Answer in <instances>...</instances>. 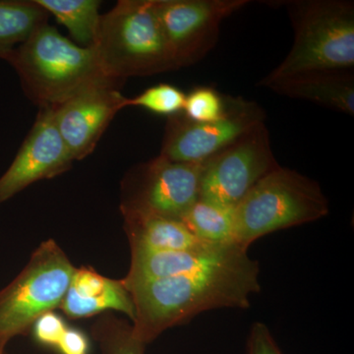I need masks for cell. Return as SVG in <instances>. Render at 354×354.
<instances>
[{"label":"cell","mask_w":354,"mask_h":354,"mask_svg":"<svg viewBox=\"0 0 354 354\" xmlns=\"http://www.w3.org/2000/svg\"><path fill=\"white\" fill-rule=\"evenodd\" d=\"M259 272L257 261L245 251L202 271L127 286L135 308L133 333L147 346L203 312L248 308L261 290Z\"/></svg>","instance_id":"obj_1"},{"label":"cell","mask_w":354,"mask_h":354,"mask_svg":"<svg viewBox=\"0 0 354 354\" xmlns=\"http://www.w3.org/2000/svg\"><path fill=\"white\" fill-rule=\"evenodd\" d=\"M7 62L17 72L25 94L41 109L57 106L95 84L121 82L104 73L94 46H78L48 23Z\"/></svg>","instance_id":"obj_2"},{"label":"cell","mask_w":354,"mask_h":354,"mask_svg":"<svg viewBox=\"0 0 354 354\" xmlns=\"http://www.w3.org/2000/svg\"><path fill=\"white\" fill-rule=\"evenodd\" d=\"M286 6L295 41L285 59L261 82L306 72L353 70V1L292 0Z\"/></svg>","instance_id":"obj_3"},{"label":"cell","mask_w":354,"mask_h":354,"mask_svg":"<svg viewBox=\"0 0 354 354\" xmlns=\"http://www.w3.org/2000/svg\"><path fill=\"white\" fill-rule=\"evenodd\" d=\"M94 48L104 73L121 82L178 69L153 0H120L102 14Z\"/></svg>","instance_id":"obj_4"},{"label":"cell","mask_w":354,"mask_h":354,"mask_svg":"<svg viewBox=\"0 0 354 354\" xmlns=\"http://www.w3.org/2000/svg\"><path fill=\"white\" fill-rule=\"evenodd\" d=\"M329 202L313 179L279 165L234 207L237 245L249 246L278 230L325 218Z\"/></svg>","instance_id":"obj_5"},{"label":"cell","mask_w":354,"mask_h":354,"mask_svg":"<svg viewBox=\"0 0 354 354\" xmlns=\"http://www.w3.org/2000/svg\"><path fill=\"white\" fill-rule=\"evenodd\" d=\"M57 242H41L20 274L0 290V354L48 312L59 308L75 272Z\"/></svg>","instance_id":"obj_6"},{"label":"cell","mask_w":354,"mask_h":354,"mask_svg":"<svg viewBox=\"0 0 354 354\" xmlns=\"http://www.w3.org/2000/svg\"><path fill=\"white\" fill-rule=\"evenodd\" d=\"M202 169L160 156L136 165L123 180L121 214L181 221L200 198Z\"/></svg>","instance_id":"obj_7"},{"label":"cell","mask_w":354,"mask_h":354,"mask_svg":"<svg viewBox=\"0 0 354 354\" xmlns=\"http://www.w3.org/2000/svg\"><path fill=\"white\" fill-rule=\"evenodd\" d=\"M279 167L269 130L261 122L203 164L200 198L234 208Z\"/></svg>","instance_id":"obj_8"},{"label":"cell","mask_w":354,"mask_h":354,"mask_svg":"<svg viewBox=\"0 0 354 354\" xmlns=\"http://www.w3.org/2000/svg\"><path fill=\"white\" fill-rule=\"evenodd\" d=\"M248 0H153L178 68L197 64L215 48L221 22Z\"/></svg>","instance_id":"obj_9"},{"label":"cell","mask_w":354,"mask_h":354,"mask_svg":"<svg viewBox=\"0 0 354 354\" xmlns=\"http://www.w3.org/2000/svg\"><path fill=\"white\" fill-rule=\"evenodd\" d=\"M264 109L256 102L232 97L225 118L214 122H193L183 113L167 120L160 157L183 164L203 165L261 122Z\"/></svg>","instance_id":"obj_10"},{"label":"cell","mask_w":354,"mask_h":354,"mask_svg":"<svg viewBox=\"0 0 354 354\" xmlns=\"http://www.w3.org/2000/svg\"><path fill=\"white\" fill-rule=\"evenodd\" d=\"M120 84H95L53 106L55 125L74 162L92 153L116 113L127 108L129 97L121 94Z\"/></svg>","instance_id":"obj_11"},{"label":"cell","mask_w":354,"mask_h":354,"mask_svg":"<svg viewBox=\"0 0 354 354\" xmlns=\"http://www.w3.org/2000/svg\"><path fill=\"white\" fill-rule=\"evenodd\" d=\"M73 162L55 125L53 106L41 109L12 164L0 176V205L37 181L64 174Z\"/></svg>","instance_id":"obj_12"},{"label":"cell","mask_w":354,"mask_h":354,"mask_svg":"<svg viewBox=\"0 0 354 354\" xmlns=\"http://www.w3.org/2000/svg\"><path fill=\"white\" fill-rule=\"evenodd\" d=\"M245 251L248 250L239 245L202 244L187 250L131 252L129 271L122 281L127 288L153 279L192 274L223 264Z\"/></svg>","instance_id":"obj_13"},{"label":"cell","mask_w":354,"mask_h":354,"mask_svg":"<svg viewBox=\"0 0 354 354\" xmlns=\"http://www.w3.org/2000/svg\"><path fill=\"white\" fill-rule=\"evenodd\" d=\"M59 309L70 319L118 311L133 321L134 304L122 279L102 276L91 267L76 268Z\"/></svg>","instance_id":"obj_14"},{"label":"cell","mask_w":354,"mask_h":354,"mask_svg":"<svg viewBox=\"0 0 354 354\" xmlns=\"http://www.w3.org/2000/svg\"><path fill=\"white\" fill-rule=\"evenodd\" d=\"M262 87L291 99L304 100L339 113L354 114V74L351 71H312L259 82Z\"/></svg>","instance_id":"obj_15"},{"label":"cell","mask_w":354,"mask_h":354,"mask_svg":"<svg viewBox=\"0 0 354 354\" xmlns=\"http://www.w3.org/2000/svg\"><path fill=\"white\" fill-rule=\"evenodd\" d=\"M131 252H169L202 245L183 221L160 216L122 214Z\"/></svg>","instance_id":"obj_16"},{"label":"cell","mask_w":354,"mask_h":354,"mask_svg":"<svg viewBox=\"0 0 354 354\" xmlns=\"http://www.w3.org/2000/svg\"><path fill=\"white\" fill-rule=\"evenodd\" d=\"M48 18V13L35 0H0V59L7 62Z\"/></svg>","instance_id":"obj_17"},{"label":"cell","mask_w":354,"mask_h":354,"mask_svg":"<svg viewBox=\"0 0 354 354\" xmlns=\"http://www.w3.org/2000/svg\"><path fill=\"white\" fill-rule=\"evenodd\" d=\"M181 221L200 241L212 245H237L234 208L207 200H197Z\"/></svg>","instance_id":"obj_18"},{"label":"cell","mask_w":354,"mask_h":354,"mask_svg":"<svg viewBox=\"0 0 354 354\" xmlns=\"http://www.w3.org/2000/svg\"><path fill=\"white\" fill-rule=\"evenodd\" d=\"M65 26L78 46H94L99 36L102 14L97 0H35Z\"/></svg>","instance_id":"obj_19"},{"label":"cell","mask_w":354,"mask_h":354,"mask_svg":"<svg viewBox=\"0 0 354 354\" xmlns=\"http://www.w3.org/2000/svg\"><path fill=\"white\" fill-rule=\"evenodd\" d=\"M92 335L104 354H144L146 344L133 333L132 324L108 313L95 321Z\"/></svg>","instance_id":"obj_20"},{"label":"cell","mask_w":354,"mask_h":354,"mask_svg":"<svg viewBox=\"0 0 354 354\" xmlns=\"http://www.w3.org/2000/svg\"><path fill=\"white\" fill-rule=\"evenodd\" d=\"M232 97L221 95L211 87H197L186 95L183 114L193 122H214L225 118Z\"/></svg>","instance_id":"obj_21"},{"label":"cell","mask_w":354,"mask_h":354,"mask_svg":"<svg viewBox=\"0 0 354 354\" xmlns=\"http://www.w3.org/2000/svg\"><path fill=\"white\" fill-rule=\"evenodd\" d=\"M186 94L169 84L148 88L137 97L128 99V106H138L167 118L183 113Z\"/></svg>","instance_id":"obj_22"},{"label":"cell","mask_w":354,"mask_h":354,"mask_svg":"<svg viewBox=\"0 0 354 354\" xmlns=\"http://www.w3.org/2000/svg\"><path fill=\"white\" fill-rule=\"evenodd\" d=\"M66 329V323L55 311L44 314L32 326L36 341L41 346L55 348H57Z\"/></svg>","instance_id":"obj_23"},{"label":"cell","mask_w":354,"mask_h":354,"mask_svg":"<svg viewBox=\"0 0 354 354\" xmlns=\"http://www.w3.org/2000/svg\"><path fill=\"white\" fill-rule=\"evenodd\" d=\"M247 354H283L264 323H254L247 339Z\"/></svg>","instance_id":"obj_24"},{"label":"cell","mask_w":354,"mask_h":354,"mask_svg":"<svg viewBox=\"0 0 354 354\" xmlns=\"http://www.w3.org/2000/svg\"><path fill=\"white\" fill-rule=\"evenodd\" d=\"M57 349L60 354H88L90 342L82 330L67 327Z\"/></svg>","instance_id":"obj_25"}]
</instances>
